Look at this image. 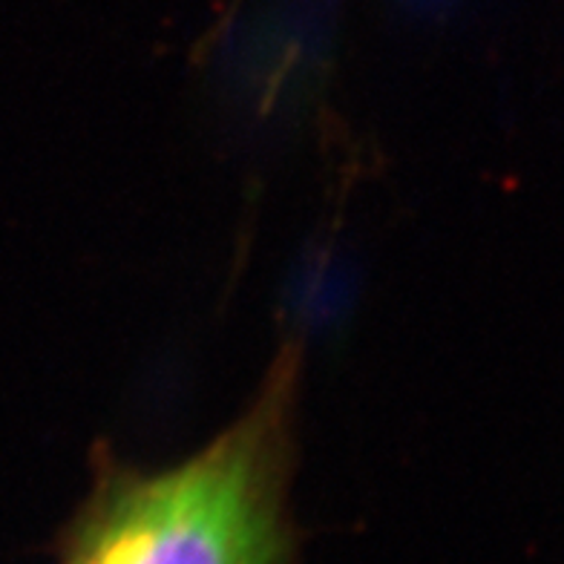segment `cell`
<instances>
[{"instance_id":"obj_1","label":"cell","mask_w":564,"mask_h":564,"mask_svg":"<svg viewBox=\"0 0 564 564\" xmlns=\"http://www.w3.org/2000/svg\"><path fill=\"white\" fill-rule=\"evenodd\" d=\"M289 389L285 375L178 467L105 473L69 524L58 564H294Z\"/></svg>"}]
</instances>
